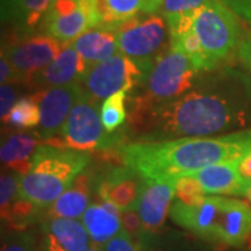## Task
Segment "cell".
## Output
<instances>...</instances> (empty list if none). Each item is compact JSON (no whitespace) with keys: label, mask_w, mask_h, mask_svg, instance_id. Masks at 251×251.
<instances>
[{"label":"cell","mask_w":251,"mask_h":251,"mask_svg":"<svg viewBox=\"0 0 251 251\" xmlns=\"http://www.w3.org/2000/svg\"><path fill=\"white\" fill-rule=\"evenodd\" d=\"M250 103V81L234 69H224L201 77L179 98L153 106H134L126 133L135 141L211 137L244 127Z\"/></svg>","instance_id":"6da1fadb"},{"label":"cell","mask_w":251,"mask_h":251,"mask_svg":"<svg viewBox=\"0 0 251 251\" xmlns=\"http://www.w3.org/2000/svg\"><path fill=\"white\" fill-rule=\"evenodd\" d=\"M251 151V128L218 137H183L120 145L123 165L150 183H173L206 166L239 161Z\"/></svg>","instance_id":"7a4b0ae2"},{"label":"cell","mask_w":251,"mask_h":251,"mask_svg":"<svg viewBox=\"0 0 251 251\" xmlns=\"http://www.w3.org/2000/svg\"><path fill=\"white\" fill-rule=\"evenodd\" d=\"M169 216L180 227L216 244L236 247L251 236V206L234 198L206 196L197 205L176 200Z\"/></svg>","instance_id":"3957f363"},{"label":"cell","mask_w":251,"mask_h":251,"mask_svg":"<svg viewBox=\"0 0 251 251\" xmlns=\"http://www.w3.org/2000/svg\"><path fill=\"white\" fill-rule=\"evenodd\" d=\"M91 153L41 144L28 173L20 179V196L39 208L53 204L87 169Z\"/></svg>","instance_id":"277c9868"},{"label":"cell","mask_w":251,"mask_h":251,"mask_svg":"<svg viewBox=\"0 0 251 251\" xmlns=\"http://www.w3.org/2000/svg\"><path fill=\"white\" fill-rule=\"evenodd\" d=\"M194 64L181 50L169 49L156 57L144 81V92L135 99V106L145 108L179 98L200 81Z\"/></svg>","instance_id":"5b68a950"},{"label":"cell","mask_w":251,"mask_h":251,"mask_svg":"<svg viewBox=\"0 0 251 251\" xmlns=\"http://www.w3.org/2000/svg\"><path fill=\"white\" fill-rule=\"evenodd\" d=\"M123 133L125 131L108 133L102 125L98 103L92 102L82 94L67 117L60 134L44 144L57 148H70L75 151L91 152L95 150L100 151L127 144V134Z\"/></svg>","instance_id":"8992f818"},{"label":"cell","mask_w":251,"mask_h":251,"mask_svg":"<svg viewBox=\"0 0 251 251\" xmlns=\"http://www.w3.org/2000/svg\"><path fill=\"white\" fill-rule=\"evenodd\" d=\"M211 72L227 60L240 44V25L232 10L221 0H208L197 11L194 21Z\"/></svg>","instance_id":"52a82bcc"},{"label":"cell","mask_w":251,"mask_h":251,"mask_svg":"<svg viewBox=\"0 0 251 251\" xmlns=\"http://www.w3.org/2000/svg\"><path fill=\"white\" fill-rule=\"evenodd\" d=\"M113 32L116 34L119 52L138 63L148 74L152 63L162 54L169 28L163 16L147 14L145 17L135 16L127 20Z\"/></svg>","instance_id":"ba28073f"},{"label":"cell","mask_w":251,"mask_h":251,"mask_svg":"<svg viewBox=\"0 0 251 251\" xmlns=\"http://www.w3.org/2000/svg\"><path fill=\"white\" fill-rule=\"evenodd\" d=\"M145 77L147 73L138 63L119 53L87 67L78 82L84 95L98 103L119 91H130L135 85H143Z\"/></svg>","instance_id":"9c48e42d"},{"label":"cell","mask_w":251,"mask_h":251,"mask_svg":"<svg viewBox=\"0 0 251 251\" xmlns=\"http://www.w3.org/2000/svg\"><path fill=\"white\" fill-rule=\"evenodd\" d=\"M64 46L66 44L45 34L24 36L3 45L1 54L6 56L21 82L27 84L36 73L42 72L53 62Z\"/></svg>","instance_id":"30bf717a"},{"label":"cell","mask_w":251,"mask_h":251,"mask_svg":"<svg viewBox=\"0 0 251 251\" xmlns=\"http://www.w3.org/2000/svg\"><path fill=\"white\" fill-rule=\"evenodd\" d=\"M94 28L91 0H56L42 18V29L63 44H72Z\"/></svg>","instance_id":"8fae6325"},{"label":"cell","mask_w":251,"mask_h":251,"mask_svg":"<svg viewBox=\"0 0 251 251\" xmlns=\"http://www.w3.org/2000/svg\"><path fill=\"white\" fill-rule=\"evenodd\" d=\"M82 94L80 82L35 92L32 97L41 109V123L36 134L45 141L60 134L67 117Z\"/></svg>","instance_id":"7c38bea8"},{"label":"cell","mask_w":251,"mask_h":251,"mask_svg":"<svg viewBox=\"0 0 251 251\" xmlns=\"http://www.w3.org/2000/svg\"><path fill=\"white\" fill-rule=\"evenodd\" d=\"M147 183L131 168L119 165L95 180V188L99 198L116 205L120 211H131L137 209Z\"/></svg>","instance_id":"4fadbf2b"},{"label":"cell","mask_w":251,"mask_h":251,"mask_svg":"<svg viewBox=\"0 0 251 251\" xmlns=\"http://www.w3.org/2000/svg\"><path fill=\"white\" fill-rule=\"evenodd\" d=\"M237 162L239 161L215 163L194 172L190 176L197 179L206 196L218 194L247 197L251 180L246 179L240 175Z\"/></svg>","instance_id":"5bb4252c"},{"label":"cell","mask_w":251,"mask_h":251,"mask_svg":"<svg viewBox=\"0 0 251 251\" xmlns=\"http://www.w3.org/2000/svg\"><path fill=\"white\" fill-rule=\"evenodd\" d=\"M87 70V64L73 48L72 44L64 46L59 56L42 72L28 81L27 85L39 90H48L54 87H64L78 82L80 77Z\"/></svg>","instance_id":"9a60e30c"},{"label":"cell","mask_w":251,"mask_h":251,"mask_svg":"<svg viewBox=\"0 0 251 251\" xmlns=\"http://www.w3.org/2000/svg\"><path fill=\"white\" fill-rule=\"evenodd\" d=\"M175 197L176 191L173 183H147L135 209L140 214L145 233H155L163 226L171 214Z\"/></svg>","instance_id":"2e32d148"},{"label":"cell","mask_w":251,"mask_h":251,"mask_svg":"<svg viewBox=\"0 0 251 251\" xmlns=\"http://www.w3.org/2000/svg\"><path fill=\"white\" fill-rule=\"evenodd\" d=\"M46 251H87L90 234L78 219L49 218L44 224Z\"/></svg>","instance_id":"e0dca14e"},{"label":"cell","mask_w":251,"mask_h":251,"mask_svg":"<svg viewBox=\"0 0 251 251\" xmlns=\"http://www.w3.org/2000/svg\"><path fill=\"white\" fill-rule=\"evenodd\" d=\"M122 211L116 205L102 200L92 202L82 215V224L90 234L92 244L105 246L122 230Z\"/></svg>","instance_id":"ac0fdd59"},{"label":"cell","mask_w":251,"mask_h":251,"mask_svg":"<svg viewBox=\"0 0 251 251\" xmlns=\"http://www.w3.org/2000/svg\"><path fill=\"white\" fill-rule=\"evenodd\" d=\"M92 187H95V177L90 172H82L70 184L60 197L48 209L49 218L78 219L82 218L90 206Z\"/></svg>","instance_id":"d6986e66"},{"label":"cell","mask_w":251,"mask_h":251,"mask_svg":"<svg viewBox=\"0 0 251 251\" xmlns=\"http://www.w3.org/2000/svg\"><path fill=\"white\" fill-rule=\"evenodd\" d=\"M87 67L117 54L116 34L106 28H90L72 42Z\"/></svg>","instance_id":"ffe728a7"},{"label":"cell","mask_w":251,"mask_h":251,"mask_svg":"<svg viewBox=\"0 0 251 251\" xmlns=\"http://www.w3.org/2000/svg\"><path fill=\"white\" fill-rule=\"evenodd\" d=\"M39 145L41 144L34 135L21 133L6 135V138H3L0 151L3 166L24 176L31 168L32 156Z\"/></svg>","instance_id":"44dd1931"},{"label":"cell","mask_w":251,"mask_h":251,"mask_svg":"<svg viewBox=\"0 0 251 251\" xmlns=\"http://www.w3.org/2000/svg\"><path fill=\"white\" fill-rule=\"evenodd\" d=\"M143 0H91L94 28L115 31L117 25L141 11Z\"/></svg>","instance_id":"7402d4cb"},{"label":"cell","mask_w":251,"mask_h":251,"mask_svg":"<svg viewBox=\"0 0 251 251\" xmlns=\"http://www.w3.org/2000/svg\"><path fill=\"white\" fill-rule=\"evenodd\" d=\"M50 4L52 0H1V18L23 31L32 29Z\"/></svg>","instance_id":"603a6c76"},{"label":"cell","mask_w":251,"mask_h":251,"mask_svg":"<svg viewBox=\"0 0 251 251\" xmlns=\"http://www.w3.org/2000/svg\"><path fill=\"white\" fill-rule=\"evenodd\" d=\"M39 206L18 196L9 205L1 208V221L10 232H23L32 225L39 215Z\"/></svg>","instance_id":"cb8c5ba5"},{"label":"cell","mask_w":251,"mask_h":251,"mask_svg":"<svg viewBox=\"0 0 251 251\" xmlns=\"http://www.w3.org/2000/svg\"><path fill=\"white\" fill-rule=\"evenodd\" d=\"M127 90H122L103 100L100 106V120L108 133H115L127 120L126 99Z\"/></svg>","instance_id":"d4e9b609"},{"label":"cell","mask_w":251,"mask_h":251,"mask_svg":"<svg viewBox=\"0 0 251 251\" xmlns=\"http://www.w3.org/2000/svg\"><path fill=\"white\" fill-rule=\"evenodd\" d=\"M7 125L17 128H29L41 123V109L34 97L18 99L6 120Z\"/></svg>","instance_id":"484cf974"},{"label":"cell","mask_w":251,"mask_h":251,"mask_svg":"<svg viewBox=\"0 0 251 251\" xmlns=\"http://www.w3.org/2000/svg\"><path fill=\"white\" fill-rule=\"evenodd\" d=\"M173 184H175L177 201L186 204V205H197L198 202H201L206 197V194L204 193V190L197 181V179H194L190 175L175 180Z\"/></svg>","instance_id":"4316f807"},{"label":"cell","mask_w":251,"mask_h":251,"mask_svg":"<svg viewBox=\"0 0 251 251\" xmlns=\"http://www.w3.org/2000/svg\"><path fill=\"white\" fill-rule=\"evenodd\" d=\"M35 237L29 232H13L6 242H3L1 251H34Z\"/></svg>","instance_id":"83f0119b"},{"label":"cell","mask_w":251,"mask_h":251,"mask_svg":"<svg viewBox=\"0 0 251 251\" xmlns=\"http://www.w3.org/2000/svg\"><path fill=\"white\" fill-rule=\"evenodd\" d=\"M103 251H144V247L138 237L120 230V233L105 244Z\"/></svg>","instance_id":"f1b7e54d"},{"label":"cell","mask_w":251,"mask_h":251,"mask_svg":"<svg viewBox=\"0 0 251 251\" xmlns=\"http://www.w3.org/2000/svg\"><path fill=\"white\" fill-rule=\"evenodd\" d=\"M208 0H162V14L166 16H175L187 11L198 10L204 6Z\"/></svg>","instance_id":"f546056e"},{"label":"cell","mask_w":251,"mask_h":251,"mask_svg":"<svg viewBox=\"0 0 251 251\" xmlns=\"http://www.w3.org/2000/svg\"><path fill=\"white\" fill-rule=\"evenodd\" d=\"M17 102V92L11 84H1L0 88V116L1 122L6 123L7 116Z\"/></svg>","instance_id":"4dcf8cb0"},{"label":"cell","mask_w":251,"mask_h":251,"mask_svg":"<svg viewBox=\"0 0 251 251\" xmlns=\"http://www.w3.org/2000/svg\"><path fill=\"white\" fill-rule=\"evenodd\" d=\"M120 219H122V230H125L128 234H131V236L140 239L141 232H144L143 222H141L140 214L135 209H131V211H122Z\"/></svg>","instance_id":"1f68e13d"},{"label":"cell","mask_w":251,"mask_h":251,"mask_svg":"<svg viewBox=\"0 0 251 251\" xmlns=\"http://www.w3.org/2000/svg\"><path fill=\"white\" fill-rule=\"evenodd\" d=\"M236 16L251 24V0H221Z\"/></svg>","instance_id":"d6a6232c"},{"label":"cell","mask_w":251,"mask_h":251,"mask_svg":"<svg viewBox=\"0 0 251 251\" xmlns=\"http://www.w3.org/2000/svg\"><path fill=\"white\" fill-rule=\"evenodd\" d=\"M0 81L1 84H11V82H21L18 74L13 69V66L6 59V56H0Z\"/></svg>","instance_id":"836d02e7"},{"label":"cell","mask_w":251,"mask_h":251,"mask_svg":"<svg viewBox=\"0 0 251 251\" xmlns=\"http://www.w3.org/2000/svg\"><path fill=\"white\" fill-rule=\"evenodd\" d=\"M237 54L240 57L243 64L251 72V32L243 38L237 48Z\"/></svg>","instance_id":"e575fe53"},{"label":"cell","mask_w":251,"mask_h":251,"mask_svg":"<svg viewBox=\"0 0 251 251\" xmlns=\"http://www.w3.org/2000/svg\"><path fill=\"white\" fill-rule=\"evenodd\" d=\"M237 168L243 177L251 180V151L243 155L242 158L237 162Z\"/></svg>","instance_id":"d590c367"},{"label":"cell","mask_w":251,"mask_h":251,"mask_svg":"<svg viewBox=\"0 0 251 251\" xmlns=\"http://www.w3.org/2000/svg\"><path fill=\"white\" fill-rule=\"evenodd\" d=\"M87 251H103V249H102V247H99V246H95V244H92V246H91L90 249H88Z\"/></svg>","instance_id":"8d00e7d4"},{"label":"cell","mask_w":251,"mask_h":251,"mask_svg":"<svg viewBox=\"0 0 251 251\" xmlns=\"http://www.w3.org/2000/svg\"><path fill=\"white\" fill-rule=\"evenodd\" d=\"M247 198H249V201H250V204H251V184H250V188H249V193H247Z\"/></svg>","instance_id":"74e56055"},{"label":"cell","mask_w":251,"mask_h":251,"mask_svg":"<svg viewBox=\"0 0 251 251\" xmlns=\"http://www.w3.org/2000/svg\"><path fill=\"white\" fill-rule=\"evenodd\" d=\"M247 244H249V250L251 251V236L249 237V240H247Z\"/></svg>","instance_id":"f35d334b"},{"label":"cell","mask_w":251,"mask_h":251,"mask_svg":"<svg viewBox=\"0 0 251 251\" xmlns=\"http://www.w3.org/2000/svg\"><path fill=\"white\" fill-rule=\"evenodd\" d=\"M53 1H56V0H52V3H53Z\"/></svg>","instance_id":"ab89813d"}]
</instances>
